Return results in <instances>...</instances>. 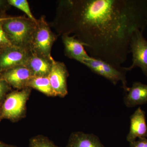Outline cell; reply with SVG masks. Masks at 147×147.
<instances>
[{
	"mask_svg": "<svg viewBox=\"0 0 147 147\" xmlns=\"http://www.w3.org/2000/svg\"><path fill=\"white\" fill-rule=\"evenodd\" d=\"M63 40L65 55L69 58L83 63L84 61L90 57L85 50L84 43L74 37L64 34L63 36Z\"/></svg>",
	"mask_w": 147,
	"mask_h": 147,
	"instance_id": "30bf717a",
	"label": "cell"
},
{
	"mask_svg": "<svg viewBox=\"0 0 147 147\" xmlns=\"http://www.w3.org/2000/svg\"><path fill=\"white\" fill-rule=\"evenodd\" d=\"M146 26H147V17L146 18Z\"/></svg>",
	"mask_w": 147,
	"mask_h": 147,
	"instance_id": "484cf974",
	"label": "cell"
},
{
	"mask_svg": "<svg viewBox=\"0 0 147 147\" xmlns=\"http://www.w3.org/2000/svg\"><path fill=\"white\" fill-rule=\"evenodd\" d=\"M3 1H0V6H1L3 4Z\"/></svg>",
	"mask_w": 147,
	"mask_h": 147,
	"instance_id": "603a6c76",
	"label": "cell"
},
{
	"mask_svg": "<svg viewBox=\"0 0 147 147\" xmlns=\"http://www.w3.org/2000/svg\"><path fill=\"white\" fill-rule=\"evenodd\" d=\"M36 23L21 17H13L5 21L4 30L9 39L16 47L26 49L30 45Z\"/></svg>",
	"mask_w": 147,
	"mask_h": 147,
	"instance_id": "7a4b0ae2",
	"label": "cell"
},
{
	"mask_svg": "<svg viewBox=\"0 0 147 147\" xmlns=\"http://www.w3.org/2000/svg\"><path fill=\"white\" fill-rule=\"evenodd\" d=\"M125 93L124 102L127 107L132 108L147 102V84L134 82Z\"/></svg>",
	"mask_w": 147,
	"mask_h": 147,
	"instance_id": "8fae6325",
	"label": "cell"
},
{
	"mask_svg": "<svg viewBox=\"0 0 147 147\" xmlns=\"http://www.w3.org/2000/svg\"><path fill=\"white\" fill-rule=\"evenodd\" d=\"M29 147H59L45 136L38 135L29 140Z\"/></svg>",
	"mask_w": 147,
	"mask_h": 147,
	"instance_id": "2e32d148",
	"label": "cell"
},
{
	"mask_svg": "<svg viewBox=\"0 0 147 147\" xmlns=\"http://www.w3.org/2000/svg\"><path fill=\"white\" fill-rule=\"evenodd\" d=\"M68 76V72L65 65L53 59L48 77L55 96L64 97L67 94V81Z\"/></svg>",
	"mask_w": 147,
	"mask_h": 147,
	"instance_id": "52a82bcc",
	"label": "cell"
},
{
	"mask_svg": "<svg viewBox=\"0 0 147 147\" xmlns=\"http://www.w3.org/2000/svg\"><path fill=\"white\" fill-rule=\"evenodd\" d=\"M31 71L25 65L18 66L9 69L3 75V79L11 86L18 89L28 88L33 77Z\"/></svg>",
	"mask_w": 147,
	"mask_h": 147,
	"instance_id": "ba28073f",
	"label": "cell"
},
{
	"mask_svg": "<svg viewBox=\"0 0 147 147\" xmlns=\"http://www.w3.org/2000/svg\"><path fill=\"white\" fill-rule=\"evenodd\" d=\"M64 5L65 34L76 33L90 57L116 66L127 59L134 32L146 27L147 0L68 1Z\"/></svg>",
	"mask_w": 147,
	"mask_h": 147,
	"instance_id": "6da1fadb",
	"label": "cell"
},
{
	"mask_svg": "<svg viewBox=\"0 0 147 147\" xmlns=\"http://www.w3.org/2000/svg\"><path fill=\"white\" fill-rule=\"evenodd\" d=\"M2 102L0 103V111H1V106Z\"/></svg>",
	"mask_w": 147,
	"mask_h": 147,
	"instance_id": "d4e9b609",
	"label": "cell"
},
{
	"mask_svg": "<svg viewBox=\"0 0 147 147\" xmlns=\"http://www.w3.org/2000/svg\"><path fill=\"white\" fill-rule=\"evenodd\" d=\"M130 118V128L127 136V141L131 143L137 139L147 138V125L144 111L139 107Z\"/></svg>",
	"mask_w": 147,
	"mask_h": 147,
	"instance_id": "9c48e42d",
	"label": "cell"
},
{
	"mask_svg": "<svg viewBox=\"0 0 147 147\" xmlns=\"http://www.w3.org/2000/svg\"><path fill=\"white\" fill-rule=\"evenodd\" d=\"M9 147H17L15 146H11V145H9Z\"/></svg>",
	"mask_w": 147,
	"mask_h": 147,
	"instance_id": "cb8c5ba5",
	"label": "cell"
},
{
	"mask_svg": "<svg viewBox=\"0 0 147 147\" xmlns=\"http://www.w3.org/2000/svg\"><path fill=\"white\" fill-rule=\"evenodd\" d=\"M28 88H32L47 96H55L48 76L33 77L29 82Z\"/></svg>",
	"mask_w": 147,
	"mask_h": 147,
	"instance_id": "9a60e30c",
	"label": "cell"
},
{
	"mask_svg": "<svg viewBox=\"0 0 147 147\" xmlns=\"http://www.w3.org/2000/svg\"><path fill=\"white\" fill-rule=\"evenodd\" d=\"M55 40L54 35L45 21L42 18L37 21L30 45L34 54L52 60L50 52Z\"/></svg>",
	"mask_w": 147,
	"mask_h": 147,
	"instance_id": "5b68a950",
	"label": "cell"
},
{
	"mask_svg": "<svg viewBox=\"0 0 147 147\" xmlns=\"http://www.w3.org/2000/svg\"><path fill=\"white\" fill-rule=\"evenodd\" d=\"M130 147H147V138L138 139L129 143Z\"/></svg>",
	"mask_w": 147,
	"mask_h": 147,
	"instance_id": "ffe728a7",
	"label": "cell"
},
{
	"mask_svg": "<svg viewBox=\"0 0 147 147\" xmlns=\"http://www.w3.org/2000/svg\"><path fill=\"white\" fill-rule=\"evenodd\" d=\"M66 147H105L94 134L75 131L71 133Z\"/></svg>",
	"mask_w": 147,
	"mask_h": 147,
	"instance_id": "4fadbf2b",
	"label": "cell"
},
{
	"mask_svg": "<svg viewBox=\"0 0 147 147\" xmlns=\"http://www.w3.org/2000/svg\"><path fill=\"white\" fill-rule=\"evenodd\" d=\"M9 90V84L3 79H0V103L4 100Z\"/></svg>",
	"mask_w": 147,
	"mask_h": 147,
	"instance_id": "d6986e66",
	"label": "cell"
},
{
	"mask_svg": "<svg viewBox=\"0 0 147 147\" xmlns=\"http://www.w3.org/2000/svg\"><path fill=\"white\" fill-rule=\"evenodd\" d=\"M9 145L7 144L0 140V147H9Z\"/></svg>",
	"mask_w": 147,
	"mask_h": 147,
	"instance_id": "7402d4cb",
	"label": "cell"
},
{
	"mask_svg": "<svg viewBox=\"0 0 147 147\" xmlns=\"http://www.w3.org/2000/svg\"><path fill=\"white\" fill-rule=\"evenodd\" d=\"M29 57L24 48L17 47L8 50L0 57V68L8 69L18 66L25 65Z\"/></svg>",
	"mask_w": 147,
	"mask_h": 147,
	"instance_id": "7c38bea8",
	"label": "cell"
},
{
	"mask_svg": "<svg viewBox=\"0 0 147 147\" xmlns=\"http://www.w3.org/2000/svg\"><path fill=\"white\" fill-rule=\"evenodd\" d=\"M143 31L137 30L130 40L129 49L132 54V64L126 67L127 71L139 67L147 77V40L143 36Z\"/></svg>",
	"mask_w": 147,
	"mask_h": 147,
	"instance_id": "8992f818",
	"label": "cell"
},
{
	"mask_svg": "<svg viewBox=\"0 0 147 147\" xmlns=\"http://www.w3.org/2000/svg\"><path fill=\"white\" fill-rule=\"evenodd\" d=\"M13 17H5V18H4V17L1 18L0 17V22L7 21V20H9V19H11Z\"/></svg>",
	"mask_w": 147,
	"mask_h": 147,
	"instance_id": "44dd1931",
	"label": "cell"
},
{
	"mask_svg": "<svg viewBox=\"0 0 147 147\" xmlns=\"http://www.w3.org/2000/svg\"><path fill=\"white\" fill-rule=\"evenodd\" d=\"M30 93V89L27 88L7 95L2 102L0 121L7 119L16 122L23 118L26 114V103Z\"/></svg>",
	"mask_w": 147,
	"mask_h": 147,
	"instance_id": "3957f363",
	"label": "cell"
},
{
	"mask_svg": "<svg viewBox=\"0 0 147 147\" xmlns=\"http://www.w3.org/2000/svg\"><path fill=\"white\" fill-rule=\"evenodd\" d=\"M8 2L10 5L24 11L30 20L34 23H37V21L32 13L28 3L26 0H9L8 1Z\"/></svg>",
	"mask_w": 147,
	"mask_h": 147,
	"instance_id": "e0dca14e",
	"label": "cell"
},
{
	"mask_svg": "<svg viewBox=\"0 0 147 147\" xmlns=\"http://www.w3.org/2000/svg\"><path fill=\"white\" fill-rule=\"evenodd\" d=\"M0 45L11 46L12 43L9 39L3 26V22H0Z\"/></svg>",
	"mask_w": 147,
	"mask_h": 147,
	"instance_id": "ac0fdd59",
	"label": "cell"
},
{
	"mask_svg": "<svg viewBox=\"0 0 147 147\" xmlns=\"http://www.w3.org/2000/svg\"><path fill=\"white\" fill-rule=\"evenodd\" d=\"M82 64L86 66L94 73L107 79L113 85H117L121 82L125 92L128 89L126 76L128 71L126 67L116 66L91 57Z\"/></svg>",
	"mask_w": 147,
	"mask_h": 147,
	"instance_id": "277c9868",
	"label": "cell"
},
{
	"mask_svg": "<svg viewBox=\"0 0 147 147\" xmlns=\"http://www.w3.org/2000/svg\"><path fill=\"white\" fill-rule=\"evenodd\" d=\"M53 60H50L34 54L29 57L25 65L30 69L34 77L48 76Z\"/></svg>",
	"mask_w": 147,
	"mask_h": 147,
	"instance_id": "5bb4252c",
	"label": "cell"
}]
</instances>
